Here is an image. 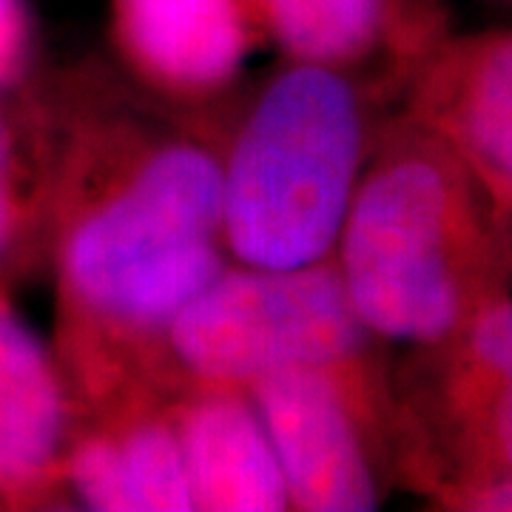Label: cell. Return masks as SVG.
Here are the masks:
<instances>
[{"label":"cell","mask_w":512,"mask_h":512,"mask_svg":"<svg viewBox=\"0 0 512 512\" xmlns=\"http://www.w3.org/2000/svg\"><path fill=\"white\" fill-rule=\"evenodd\" d=\"M55 356L83 416L171 396L168 328L225 268L228 106L188 109L92 66L52 106Z\"/></svg>","instance_id":"6da1fadb"},{"label":"cell","mask_w":512,"mask_h":512,"mask_svg":"<svg viewBox=\"0 0 512 512\" xmlns=\"http://www.w3.org/2000/svg\"><path fill=\"white\" fill-rule=\"evenodd\" d=\"M333 256L367 330L427 350L507 296L512 231L456 151L404 111L376 126Z\"/></svg>","instance_id":"7a4b0ae2"},{"label":"cell","mask_w":512,"mask_h":512,"mask_svg":"<svg viewBox=\"0 0 512 512\" xmlns=\"http://www.w3.org/2000/svg\"><path fill=\"white\" fill-rule=\"evenodd\" d=\"M373 89L328 66L285 60L237 109L222 146L225 254L299 268L336 251L373 143Z\"/></svg>","instance_id":"3957f363"},{"label":"cell","mask_w":512,"mask_h":512,"mask_svg":"<svg viewBox=\"0 0 512 512\" xmlns=\"http://www.w3.org/2000/svg\"><path fill=\"white\" fill-rule=\"evenodd\" d=\"M379 339L350 302L336 256L299 268H222L168 328V373L185 387H237L282 367H325L390 387Z\"/></svg>","instance_id":"277c9868"},{"label":"cell","mask_w":512,"mask_h":512,"mask_svg":"<svg viewBox=\"0 0 512 512\" xmlns=\"http://www.w3.org/2000/svg\"><path fill=\"white\" fill-rule=\"evenodd\" d=\"M268 430L291 510L367 512L382 501L379 464L396 444L390 387L325 367H282L245 387Z\"/></svg>","instance_id":"5b68a950"},{"label":"cell","mask_w":512,"mask_h":512,"mask_svg":"<svg viewBox=\"0 0 512 512\" xmlns=\"http://www.w3.org/2000/svg\"><path fill=\"white\" fill-rule=\"evenodd\" d=\"M430 393L396 402V461L436 498L512 478V299L427 348Z\"/></svg>","instance_id":"8992f818"},{"label":"cell","mask_w":512,"mask_h":512,"mask_svg":"<svg viewBox=\"0 0 512 512\" xmlns=\"http://www.w3.org/2000/svg\"><path fill=\"white\" fill-rule=\"evenodd\" d=\"M109 37L131 83L188 109L220 106L265 40L251 0H109Z\"/></svg>","instance_id":"52a82bcc"},{"label":"cell","mask_w":512,"mask_h":512,"mask_svg":"<svg viewBox=\"0 0 512 512\" xmlns=\"http://www.w3.org/2000/svg\"><path fill=\"white\" fill-rule=\"evenodd\" d=\"M407 114L456 151L512 222V29L439 40L410 77Z\"/></svg>","instance_id":"ba28073f"},{"label":"cell","mask_w":512,"mask_h":512,"mask_svg":"<svg viewBox=\"0 0 512 512\" xmlns=\"http://www.w3.org/2000/svg\"><path fill=\"white\" fill-rule=\"evenodd\" d=\"M262 37L285 60L353 74L373 92L410 80L439 43L430 0H251Z\"/></svg>","instance_id":"9c48e42d"},{"label":"cell","mask_w":512,"mask_h":512,"mask_svg":"<svg viewBox=\"0 0 512 512\" xmlns=\"http://www.w3.org/2000/svg\"><path fill=\"white\" fill-rule=\"evenodd\" d=\"M83 419L55 353L0 299V495L40 501L66 490Z\"/></svg>","instance_id":"30bf717a"},{"label":"cell","mask_w":512,"mask_h":512,"mask_svg":"<svg viewBox=\"0 0 512 512\" xmlns=\"http://www.w3.org/2000/svg\"><path fill=\"white\" fill-rule=\"evenodd\" d=\"M194 510H291L268 430L248 390L185 387L168 396Z\"/></svg>","instance_id":"8fae6325"},{"label":"cell","mask_w":512,"mask_h":512,"mask_svg":"<svg viewBox=\"0 0 512 512\" xmlns=\"http://www.w3.org/2000/svg\"><path fill=\"white\" fill-rule=\"evenodd\" d=\"M86 419H97L111 433L137 512L194 510L168 396L140 390Z\"/></svg>","instance_id":"7c38bea8"},{"label":"cell","mask_w":512,"mask_h":512,"mask_svg":"<svg viewBox=\"0 0 512 512\" xmlns=\"http://www.w3.org/2000/svg\"><path fill=\"white\" fill-rule=\"evenodd\" d=\"M52 171L55 146L37 163H29V154L20 148L18 128L0 111V274L35 228L49 231Z\"/></svg>","instance_id":"4fadbf2b"},{"label":"cell","mask_w":512,"mask_h":512,"mask_svg":"<svg viewBox=\"0 0 512 512\" xmlns=\"http://www.w3.org/2000/svg\"><path fill=\"white\" fill-rule=\"evenodd\" d=\"M35 23L29 0H0V92L15 86L32 57Z\"/></svg>","instance_id":"5bb4252c"},{"label":"cell","mask_w":512,"mask_h":512,"mask_svg":"<svg viewBox=\"0 0 512 512\" xmlns=\"http://www.w3.org/2000/svg\"><path fill=\"white\" fill-rule=\"evenodd\" d=\"M441 507L478 512H512V478H498V481H487V484H476V487L444 495Z\"/></svg>","instance_id":"9a60e30c"}]
</instances>
